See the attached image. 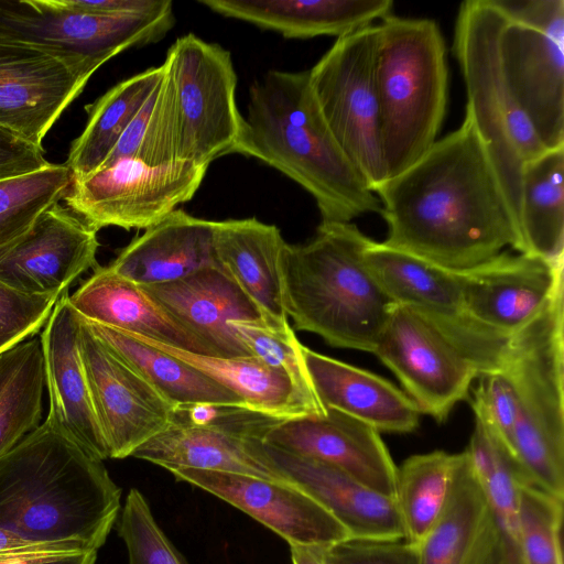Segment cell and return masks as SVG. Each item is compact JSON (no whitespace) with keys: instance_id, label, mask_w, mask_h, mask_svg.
<instances>
[{"instance_id":"1","label":"cell","mask_w":564,"mask_h":564,"mask_svg":"<svg viewBox=\"0 0 564 564\" xmlns=\"http://www.w3.org/2000/svg\"><path fill=\"white\" fill-rule=\"evenodd\" d=\"M384 245L463 271L518 250V229L470 115L375 192Z\"/></svg>"},{"instance_id":"2","label":"cell","mask_w":564,"mask_h":564,"mask_svg":"<svg viewBox=\"0 0 564 564\" xmlns=\"http://www.w3.org/2000/svg\"><path fill=\"white\" fill-rule=\"evenodd\" d=\"M102 460L46 421L0 458V528L99 550L121 509Z\"/></svg>"},{"instance_id":"3","label":"cell","mask_w":564,"mask_h":564,"mask_svg":"<svg viewBox=\"0 0 564 564\" xmlns=\"http://www.w3.org/2000/svg\"><path fill=\"white\" fill-rule=\"evenodd\" d=\"M236 153L256 158L314 198L324 223H351L380 213V202L329 130L308 70L271 69L249 88Z\"/></svg>"},{"instance_id":"4","label":"cell","mask_w":564,"mask_h":564,"mask_svg":"<svg viewBox=\"0 0 564 564\" xmlns=\"http://www.w3.org/2000/svg\"><path fill=\"white\" fill-rule=\"evenodd\" d=\"M370 239L352 223L321 221L307 242L285 243L282 294L296 329L333 347L375 352L395 304L366 262Z\"/></svg>"},{"instance_id":"5","label":"cell","mask_w":564,"mask_h":564,"mask_svg":"<svg viewBox=\"0 0 564 564\" xmlns=\"http://www.w3.org/2000/svg\"><path fill=\"white\" fill-rule=\"evenodd\" d=\"M378 24L377 90L389 180L436 141L447 108L448 66L436 21L392 13Z\"/></svg>"},{"instance_id":"6","label":"cell","mask_w":564,"mask_h":564,"mask_svg":"<svg viewBox=\"0 0 564 564\" xmlns=\"http://www.w3.org/2000/svg\"><path fill=\"white\" fill-rule=\"evenodd\" d=\"M506 21L492 0L462 2L455 21L453 54L465 84V111L470 115L495 167L520 242L523 165L546 149L516 102L502 74L499 36Z\"/></svg>"},{"instance_id":"7","label":"cell","mask_w":564,"mask_h":564,"mask_svg":"<svg viewBox=\"0 0 564 564\" xmlns=\"http://www.w3.org/2000/svg\"><path fill=\"white\" fill-rule=\"evenodd\" d=\"M563 290L510 337L505 365L517 389L512 456L525 478L564 500Z\"/></svg>"},{"instance_id":"8","label":"cell","mask_w":564,"mask_h":564,"mask_svg":"<svg viewBox=\"0 0 564 564\" xmlns=\"http://www.w3.org/2000/svg\"><path fill=\"white\" fill-rule=\"evenodd\" d=\"M174 22L171 0L124 15L90 14L63 0H0V35L42 48L88 79L122 51L159 42Z\"/></svg>"},{"instance_id":"9","label":"cell","mask_w":564,"mask_h":564,"mask_svg":"<svg viewBox=\"0 0 564 564\" xmlns=\"http://www.w3.org/2000/svg\"><path fill=\"white\" fill-rule=\"evenodd\" d=\"M379 24L338 37L308 69L318 108L339 147L375 193L387 181L377 90Z\"/></svg>"},{"instance_id":"10","label":"cell","mask_w":564,"mask_h":564,"mask_svg":"<svg viewBox=\"0 0 564 564\" xmlns=\"http://www.w3.org/2000/svg\"><path fill=\"white\" fill-rule=\"evenodd\" d=\"M163 63L175 88L177 160L208 169L213 161L236 153L245 119L236 102L230 52L188 33L175 40Z\"/></svg>"},{"instance_id":"11","label":"cell","mask_w":564,"mask_h":564,"mask_svg":"<svg viewBox=\"0 0 564 564\" xmlns=\"http://www.w3.org/2000/svg\"><path fill=\"white\" fill-rule=\"evenodd\" d=\"M280 421L246 405L180 406L174 409L170 424L132 457L169 471L192 468L290 481L268 457L262 443Z\"/></svg>"},{"instance_id":"12","label":"cell","mask_w":564,"mask_h":564,"mask_svg":"<svg viewBox=\"0 0 564 564\" xmlns=\"http://www.w3.org/2000/svg\"><path fill=\"white\" fill-rule=\"evenodd\" d=\"M398 378L421 414L437 423L468 398L482 372L473 357L437 323L394 305L373 352Z\"/></svg>"},{"instance_id":"13","label":"cell","mask_w":564,"mask_h":564,"mask_svg":"<svg viewBox=\"0 0 564 564\" xmlns=\"http://www.w3.org/2000/svg\"><path fill=\"white\" fill-rule=\"evenodd\" d=\"M207 167L177 161L150 165L120 159L94 173L72 178L67 208L95 230L117 226L147 229L193 198Z\"/></svg>"},{"instance_id":"14","label":"cell","mask_w":564,"mask_h":564,"mask_svg":"<svg viewBox=\"0 0 564 564\" xmlns=\"http://www.w3.org/2000/svg\"><path fill=\"white\" fill-rule=\"evenodd\" d=\"M365 259L394 304L412 307L432 318L473 357L482 375L502 368L511 336L480 324L468 314L458 271L372 239L365 250Z\"/></svg>"},{"instance_id":"15","label":"cell","mask_w":564,"mask_h":564,"mask_svg":"<svg viewBox=\"0 0 564 564\" xmlns=\"http://www.w3.org/2000/svg\"><path fill=\"white\" fill-rule=\"evenodd\" d=\"M79 318L82 360L108 458L132 456L170 424L174 406Z\"/></svg>"},{"instance_id":"16","label":"cell","mask_w":564,"mask_h":564,"mask_svg":"<svg viewBox=\"0 0 564 564\" xmlns=\"http://www.w3.org/2000/svg\"><path fill=\"white\" fill-rule=\"evenodd\" d=\"M97 230L58 203L15 240L0 247V281L28 295L59 299L96 267Z\"/></svg>"},{"instance_id":"17","label":"cell","mask_w":564,"mask_h":564,"mask_svg":"<svg viewBox=\"0 0 564 564\" xmlns=\"http://www.w3.org/2000/svg\"><path fill=\"white\" fill-rule=\"evenodd\" d=\"M170 473L242 510L289 544L330 546L352 539L321 502L294 482L192 468Z\"/></svg>"},{"instance_id":"18","label":"cell","mask_w":564,"mask_h":564,"mask_svg":"<svg viewBox=\"0 0 564 564\" xmlns=\"http://www.w3.org/2000/svg\"><path fill=\"white\" fill-rule=\"evenodd\" d=\"M563 271L564 260L500 252L458 271L465 308L480 324L511 336L563 290Z\"/></svg>"},{"instance_id":"19","label":"cell","mask_w":564,"mask_h":564,"mask_svg":"<svg viewBox=\"0 0 564 564\" xmlns=\"http://www.w3.org/2000/svg\"><path fill=\"white\" fill-rule=\"evenodd\" d=\"M88 78L46 51L0 35V127L42 148Z\"/></svg>"},{"instance_id":"20","label":"cell","mask_w":564,"mask_h":564,"mask_svg":"<svg viewBox=\"0 0 564 564\" xmlns=\"http://www.w3.org/2000/svg\"><path fill=\"white\" fill-rule=\"evenodd\" d=\"M264 444L336 467L367 487L395 498L398 467L380 433L333 409L276 423Z\"/></svg>"},{"instance_id":"21","label":"cell","mask_w":564,"mask_h":564,"mask_svg":"<svg viewBox=\"0 0 564 564\" xmlns=\"http://www.w3.org/2000/svg\"><path fill=\"white\" fill-rule=\"evenodd\" d=\"M499 58L506 83L541 144L546 150L564 147V43L507 20Z\"/></svg>"},{"instance_id":"22","label":"cell","mask_w":564,"mask_h":564,"mask_svg":"<svg viewBox=\"0 0 564 564\" xmlns=\"http://www.w3.org/2000/svg\"><path fill=\"white\" fill-rule=\"evenodd\" d=\"M80 318L67 292L56 301L41 333L46 422L93 457L108 458L93 409L79 347Z\"/></svg>"},{"instance_id":"23","label":"cell","mask_w":564,"mask_h":564,"mask_svg":"<svg viewBox=\"0 0 564 564\" xmlns=\"http://www.w3.org/2000/svg\"><path fill=\"white\" fill-rule=\"evenodd\" d=\"M142 288L214 357L252 356L230 323L260 319L262 314L219 265L203 268L174 282Z\"/></svg>"},{"instance_id":"24","label":"cell","mask_w":564,"mask_h":564,"mask_svg":"<svg viewBox=\"0 0 564 564\" xmlns=\"http://www.w3.org/2000/svg\"><path fill=\"white\" fill-rule=\"evenodd\" d=\"M263 448L274 466L290 481L321 502L349 531L352 539L405 540V530L394 499L325 463L289 454L264 443Z\"/></svg>"},{"instance_id":"25","label":"cell","mask_w":564,"mask_h":564,"mask_svg":"<svg viewBox=\"0 0 564 564\" xmlns=\"http://www.w3.org/2000/svg\"><path fill=\"white\" fill-rule=\"evenodd\" d=\"M305 365L318 400L379 433H412L421 412L413 400L387 379L303 346Z\"/></svg>"},{"instance_id":"26","label":"cell","mask_w":564,"mask_h":564,"mask_svg":"<svg viewBox=\"0 0 564 564\" xmlns=\"http://www.w3.org/2000/svg\"><path fill=\"white\" fill-rule=\"evenodd\" d=\"M215 221L175 209L131 240L108 265L140 286L183 279L218 265L214 248Z\"/></svg>"},{"instance_id":"27","label":"cell","mask_w":564,"mask_h":564,"mask_svg":"<svg viewBox=\"0 0 564 564\" xmlns=\"http://www.w3.org/2000/svg\"><path fill=\"white\" fill-rule=\"evenodd\" d=\"M69 302L89 322L214 357L210 349L144 288L117 274L108 265H97L93 275L69 295Z\"/></svg>"},{"instance_id":"28","label":"cell","mask_w":564,"mask_h":564,"mask_svg":"<svg viewBox=\"0 0 564 564\" xmlns=\"http://www.w3.org/2000/svg\"><path fill=\"white\" fill-rule=\"evenodd\" d=\"M220 15L288 39L341 37L392 14L391 0H199Z\"/></svg>"},{"instance_id":"29","label":"cell","mask_w":564,"mask_h":564,"mask_svg":"<svg viewBox=\"0 0 564 564\" xmlns=\"http://www.w3.org/2000/svg\"><path fill=\"white\" fill-rule=\"evenodd\" d=\"M285 243L276 226L256 218L215 221L218 265L257 305L262 317L276 324L289 323L280 276Z\"/></svg>"},{"instance_id":"30","label":"cell","mask_w":564,"mask_h":564,"mask_svg":"<svg viewBox=\"0 0 564 564\" xmlns=\"http://www.w3.org/2000/svg\"><path fill=\"white\" fill-rule=\"evenodd\" d=\"M492 544L486 496L464 451L446 506L416 545L419 564H489Z\"/></svg>"},{"instance_id":"31","label":"cell","mask_w":564,"mask_h":564,"mask_svg":"<svg viewBox=\"0 0 564 564\" xmlns=\"http://www.w3.org/2000/svg\"><path fill=\"white\" fill-rule=\"evenodd\" d=\"M127 334L199 370L237 394L253 411L282 421L314 414L283 372L267 366L254 356H205Z\"/></svg>"},{"instance_id":"32","label":"cell","mask_w":564,"mask_h":564,"mask_svg":"<svg viewBox=\"0 0 564 564\" xmlns=\"http://www.w3.org/2000/svg\"><path fill=\"white\" fill-rule=\"evenodd\" d=\"M465 451L487 500L494 534L489 564H524L518 489L529 480L494 432L474 430Z\"/></svg>"},{"instance_id":"33","label":"cell","mask_w":564,"mask_h":564,"mask_svg":"<svg viewBox=\"0 0 564 564\" xmlns=\"http://www.w3.org/2000/svg\"><path fill=\"white\" fill-rule=\"evenodd\" d=\"M83 319L99 340L137 370L174 409L245 405L237 394L176 357L122 330Z\"/></svg>"},{"instance_id":"34","label":"cell","mask_w":564,"mask_h":564,"mask_svg":"<svg viewBox=\"0 0 564 564\" xmlns=\"http://www.w3.org/2000/svg\"><path fill=\"white\" fill-rule=\"evenodd\" d=\"M519 235V253L564 260V147L524 163Z\"/></svg>"},{"instance_id":"35","label":"cell","mask_w":564,"mask_h":564,"mask_svg":"<svg viewBox=\"0 0 564 564\" xmlns=\"http://www.w3.org/2000/svg\"><path fill=\"white\" fill-rule=\"evenodd\" d=\"M163 64L135 74L86 106L88 120L70 145L65 164L72 178L97 171L163 76Z\"/></svg>"},{"instance_id":"36","label":"cell","mask_w":564,"mask_h":564,"mask_svg":"<svg viewBox=\"0 0 564 564\" xmlns=\"http://www.w3.org/2000/svg\"><path fill=\"white\" fill-rule=\"evenodd\" d=\"M462 459L463 452L434 451L398 467L394 500L408 542L417 545L442 514Z\"/></svg>"},{"instance_id":"37","label":"cell","mask_w":564,"mask_h":564,"mask_svg":"<svg viewBox=\"0 0 564 564\" xmlns=\"http://www.w3.org/2000/svg\"><path fill=\"white\" fill-rule=\"evenodd\" d=\"M44 388L40 339L0 354V458L41 424Z\"/></svg>"},{"instance_id":"38","label":"cell","mask_w":564,"mask_h":564,"mask_svg":"<svg viewBox=\"0 0 564 564\" xmlns=\"http://www.w3.org/2000/svg\"><path fill=\"white\" fill-rule=\"evenodd\" d=\"M70 183L65 163L0 181V247L28 231L44 210L64 197Z\"/></svg>"},{"instance_id":"39","label":"cell","mask_w":564,"mask_h":564,"mask_svg":"<svg viewBox=\"0 0 564 564\" xmlns=\"http://www.w3.org/2000/svg\"><path fill=\"white\" fill-rule=\"evenodd\" d=\"M230 327L252 356L283 372L314 414L326 413L314 390L304 356L290 324H276L264 318L238 321Z\"/></svg>"},{"instance_id":"40","label":"cell","mask_w":564,"mask_h":564,"mask_svg":"<svg viewBox=\"0 0 564 564\" xmlns=\"http://www.w3.org/2000/svg\"><path fill=\"white\" fill-rule=\"evenodd\" d=\"M518 494L524 564H563L561 529L564 500L527 480L520 484Z\"/></svg>"},{"instance_id":"41","label":"cell","mask_w":564,"mask_h":564,"mask_svg":"<svg viewBox=\"0 0 564 564\" xmlns=\"http://www.w3.org/2000/svg\"><path fill=\"white\" fill-rule=\"evenodd\" d=\"M118 533L128 564H188L158 524L144 496L132 488L124 501Z\"/></svg>"},{"instance_id":"42","label":"cell","mask_w":564,"mask_h":564,"mask_svg":"<svg viewBox=\"0 0 564 564\" xmlns=\"http://www.w3.org/2000/svg\"><path fill=\"white\" fill-rule=\"evenodd\" d=\"M470 405L474 414L487 424L512 456L518 395L513 377L506 365L478 378Z\"/></svg>"},{"instance_id":"43","label":"cell","mask_w":564,"mask_h":564,"mask_svg":"<svg viewBox=\"0 0 564 564\" xmlns=\"http://www.w3.org/2000/svg\"><path fill=\"white\" fill-rule=\"evenodd\" d=\"M163 76L155 89V100L137 155L138 160L161 165L177 162L178 119L172 76L163 63Z\"/></svg>"},{"instance_id":"44","label":"cell","mask_w":564,"mask_h":564,"mask_svg":"<svg viewBox=\"0 0 564 564\" xmlns=\"http://www.w3.org/2000/svg\"><path fill=\"white\" fill-rule=\"evenodd\" d=\"M57 300L23 294L0 281V354L37 333Z\"/></svg>"},{"instance_id":"45","label":"cell","mask_w":564,"mask_h":564,"mask_svg":"<svg viewBox=\"0 0 564 564\" xmlns=\"http://www.w3.org/2000/svg\"><path fill=\"white\" fill-rule=\"evenodd\" d=\"M326 564H419L417 546L400 541L350 539L325 549Z\"/></svg>"},{"instance_id":"46","label":"cell","mask_w":564,"mask_h":564,"mask_svg":"<svg viewBox=\"0 0 564 564\" xmlns=\"http://www.w3.org/2000/svg\"><path fill=\"white\" fill-rule=\"evenodd\" d=\"M508 21L564 43V0H492Z\"/></svg>"},{"instance_id":"47","label":"cell","mask_w":564,"mask_h":564,"mask_svg":"<svg viewBox=\"0 0 564 564\" xmlns=\"http://www.w3.org/2000/svg\"><path fill=\"white\" fill-rule=\"evenodd\" d=\"M94 551L75 541H42L0 528V563L17 560H39ZM97 551V550H95Z\"/></svg>"},{"instance_id":"48","label":"cell","mask_w":564,"mask_h":564,"mask_svg":"<svg viewBox=\"0 0 564 564\" xmlns=\"http://www.w3.org/2000/svg\"><path fill=\"white\" fill-rule=\"evenodd\" d=\"M50 164L43 155V148L0 127V181L31 174Z\"/></svg>"},{"instance_id":"49","label":"cell","mask_w":564,"mask_h":564,"mask_svg":"<svg viewBox=\"0 0 564 564\" xmlns=\"http://www.w3.org/2000/svg\"><path fill=\"white\" fill-rule=\"evenodd\" d=\"M75 10L90 14L124 15L149 13L160 9L165 0H63Z\"/></svg>"},{"instance_id":"50","label":"cell","mask_w":564,"mask_h":564,"mask_svg":"<svg viewBox=\"0 0 564 564\" xmlns=\"http://www.w3.org/2000/svg\"><path fill=\"white\" fill-rule=\"evenodd\" d=\"M98 551H88L77 554L39 558V560H17L3 562L0 564H96Z\"/></svg>"},{"instance_id":"51","label":"cell","mask_w":564,"mask_h":564,"mask_svg":"<svg viewBox=\"0 0 564 564\" xmlns=\"http://www.w3.org/2000/svg\"><path fill=\"white\" fill-rule=\"evenodd\" d=\"M293 564H326L325 549L327 546L289 544Z\"/></svg>"}]
</instances>
